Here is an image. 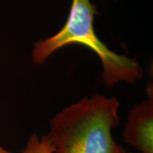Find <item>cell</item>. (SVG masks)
Segmentation results:
<instances>
[{
    "mask_svg": "<svg viewBox=\"0 0 153 153\" xmlns=\"http://www.w3.org/2000/svg\"><path fill=\"white\" fill-rule=\"evenodd\" d=\"M118 153H137V152H127L125 149H124L123 147H121L120 148V149L119 150V151H118Z\"/></svg>",
    "mask_w": 153,
    "mask_h": 153,
    "instance_id": "6",
    "label": "cell"
},
{
    "mask_svg": "<svg viewBox=\"0 0 153 153\" xmlns=\"http://www.w3.org/2000/svg\"><path fill=\"white\" fill-rule=\"evenodd\" d=\"M22 153H55V148L47 135L40 137L33 134L29 137Z\"/></svg>",
    "mask_w": 153,
    "mask_h": 153,
    "instance_id": "4",
    "label": "cell"
},
{
    "mask_svg": "<svg viewBox=\"0 0 153 153\" xmlns=\"http://www.w3.org/2000/svg\"><path fill=\"white\" fill-rule=\"evenodd\" d=\"M99 12L91 0H72L68 19L63 27L51 37L38 41L34 45L32 60L42 65L57 50L80 44L98 55L102 64L103 82L112 87L120 82L133 84L143 76L141 66L133 58L116 53L100 41L94 26Z\"/></svg>",
    "mask_w": 153,
    "mask_h": 153,
    "instance_id": "2",
    "label": "cell"
},
{
    "mask_svg": "<svg viewBox=\"0 0 153 153\" xmlns=\"http://www.w3.org/2000/svg\"><path fill=\"white\" fill-rule=\"evenodd\" d=\"M148 99L129 111L122 133L126 143L137 153H153V91L147 89Z\"/></svg>",
    "mask_w": 153,
    "mask_h": 153,
    "instance_id": "3",
    "label": "cell"
},
{
    "mask_svg": "<svg viewBox=\"0 0 153 153\" xmlns=\"http://www.w3.org/2000/svg\"><path fill=\"white\" fill-rule=\"evenodd\" d=\"M0 153H16V152H13L11 151H9L7 149H5L4 147H2L0 144Z\"/></svg>",
    "mask_w": 153,
    "mask_h": 153,
    "instance_id": "5",
    "label": "cell"
},
{
    "mask_svg": "<svg viewBox=\"0 0 153 153\" xmlns=\"http://www.w3.org/2000/svg\"><path fill=\"white\" fill-rule=\"evenodd\" d=\"M116 97L95 94L64 108L50 122L55 153H118L112 131L120 123Z\"/></svg>",
    "mask_w": 153,
    "mask_h": 153,
    "instance_id": "1",
    "label": "cell"
}]
</instances>
